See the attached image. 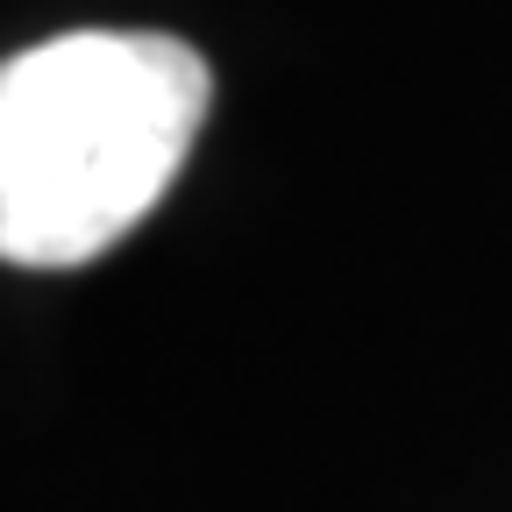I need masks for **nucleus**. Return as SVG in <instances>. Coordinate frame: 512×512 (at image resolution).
I'll use <instances>...</instances> for the list:
<instances>
[{
    "mask_svg": "<svg viewBox=\"0 0 512 512\" xmlns=\"http://www.w3.org/2000/svg\"><path fill=\"white\" fill-rule=\"evenodd\" d=\"M214 107V72L164 29H72L0 72V256L72 271L143 228Z\"/></svg>",
    "mask_w": 512,
    "mask_h": 512,
    "instance_id": "1",
    "label": "nucleus"
}]
</instances>
